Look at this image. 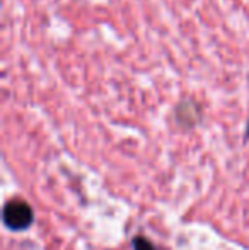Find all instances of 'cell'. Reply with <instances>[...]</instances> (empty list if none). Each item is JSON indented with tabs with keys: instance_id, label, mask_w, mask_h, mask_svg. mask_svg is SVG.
Here are the masks:
<instances>
[{
	"instance_id": "cell-1",
	"label": "cell",
	"mask_w": 249,
	"mask_h": 250,
	"mask_svg": "<svg viewBox=\"0 0 249 250\" xmlns=\"http://www.w3.org/2000/svg\"><path fill=\"white\" fill-rule=\"evenodd\" d=\"M33 208L21 199H12L3 208V223L12 231H24L33 225Z\"/></svg>"
},
{
	"instance_id": "cell-2",
	"label": "cell",
	"mask_w": 249,
	"mask_h": 250,
	"mask_svg": "<svg viewBox=\"0 0 249 250\" xmlns=\"http://www.w3.org/2000/svg\"><path fill=\"white\" fill-rule=\"evenodd\" d=\"M132 244H133V250H156L152 242L147 240L145 237H135Z\"/></svg>"
},
{
	"instance_id": "cell-3",
	"label": "cell",
	"mask_w": 249,
	"mask_h": 250,
	"mask_svg": "<svg viewBox=\"0 0 249 250\" xmlns=\"http://www.w3.org/2000/svg\"><path fill=\"white\" fill-rule=\"evenodd\" d=\"M246 138L249 140V125H248V129H246Z\"/></svg>"
}]
</instances>
